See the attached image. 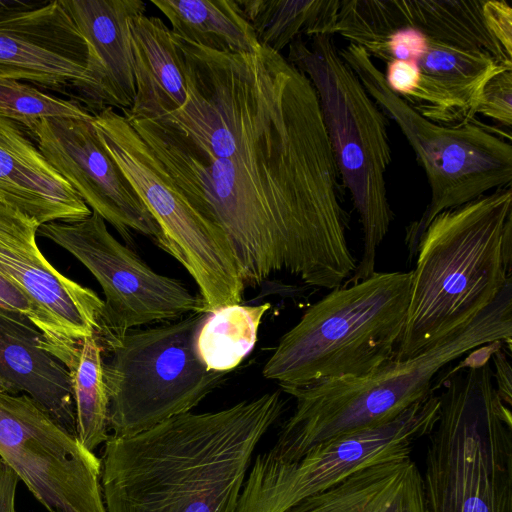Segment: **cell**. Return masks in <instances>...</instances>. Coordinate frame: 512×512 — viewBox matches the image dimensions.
I'll use <instances>...</instances> for the list:
<instances>
[{
	"label": "cell",
	"mask_w": 512,
	"mask_h": 512,
	"mask_svg": "<svg viewBox=\"0 0 512 512\" xmlns=\"http://www.w3.org/2000/svg\"><path fill=\"white\" fill-rule=\"evenodd\" d=\"M338 50L371 98L397 124L426 174L430 201L406 228L410 257L439 213L511 187L512 145L505 136L478 121L449 127L424 118L388 87L383 71L362 48L348 43Z\"/></svg>",
	"instance_id": "obj_9"
},
{
	"label": "cell",
	"mask_w": 512,
	"mask_h": 512,
	"mask_svg": "<svg viewBox=\"0 0 512 512\" xmlns=\"http://www.w3.org/2000/svg\"><path fill=\"white\" fill-rule=\"evenodd\" d=\"M485 0H339L329 35L385 63L388 87L424 118L475 122L485 83L512 69Z\"/></svg>",
	"instance_id": "obj_2"
},
{
	"label": "cell",
	"mask_w": 512,
	"mask_h": 512,
	"mask_svg": "<svg viewBox=\"0 0 512 512\" xmlns=\"http://www.w3.org/2000/svg\"><path fill=\"white\" fill-rule=\"evenodd\" d=\"M0 112L23 128L41 119L93 116L72 99L55 97L33 85L5 78H0Z\"/></svg>",
	"instance_id": "obj_27"
},
{
	"label": "cell",
	"mask_w": 512,
	"mask_h": 512,
	"mask_svg": "<svg viewBox=\"0 0 512 512\" xmlns=\"http://www.w3.org/2000/svg\"><path fill=\"white\" fill-rule=\"evenodd\" d=\"M0 459L50 512H107L101 459L25 393L0 390Z\"/></svg>",
	"instance_id": "obj_14"
},
{
	"label": "cell",
	"mask_w": 512,
	"mask_h": 512,
	"mask_svg": "<svg viewBox=\"0 0 512 512\" xmlns=\"http://www.w3.org/2000/svg\"><path fill=\"white\" fill-rule=\"evenodd\" d=\"M44 1L0 0V20L13 13L40 6Z\"/></svg>",
	"instance_id": "obj_33"
},
{
	"label": "cell",
	"mask_w": 512,
	"mask_h": 512,
	"mask_svg": "<svg viewBox=\"0 0 512 512\" xmlns=\"http://www.w3.org/2000/svg\"><path fill=\"white\" fill-rule=\"evenodd\" d=\"M18 475L0 459V512H16L15 499Z\"/></svg>",
	"instance_id": "obj_32"
},
{
	"label": "cell",
	"mask_w": 512,
	"mask_h": 512,
	"mask_svg": "<svg viewBox=\"0 0 512 512\" xmlns=\"http://www.w3.org/2000/svg\"><path fill=\"white\" fill-rule=\"evenodd\" d=\"M261 46L281 53L298 38L329 35L339 0H237Z\"/></svg>",
	"instance_id": "obj_24"
},
{
	"label": "cell",
	"mask_w": 512,
	"mask_h": 512,
	"mask_svg": "<svg viewBox=\"0 0 512 512\" xmlns=\"http://www.w3.org/2000/svg\"><path fill=\"white\" fill-rule=\"evenodd\" d=\"M0 78L27 81L97 111L88 48L61 0L0 20Z\"/></svg>",
	"instance_id": "obj_17"
},
{
	"label": "cell",
	"mask_w": 512,
	"mask_h": 512,
	"mask_svg": "<svg viewBox=\"0 0 512 512\" xmlns=\"http://www.w3.org/2000/svg\"><path fill=\"white\" fill-rule=\"evenodd\" d=\"M54 512H58V511H54Z\"/></svg>",
	"instance_id": "obj_34"
},
{
	"label": "cell",
	"mask_w": 512,
	"mask_h": 512,
	"mask_svg": "<svg viewBox=\"0 0 512 512\" xmlns=\"http://www.w3.org/2000/svg\"><path fill=\"white\" fill-rule=\"evenodd\" d=\"M101 143L156 220L157 245L188 271L204 312L239 304L245 284L221 229L201 216L156 167L149 149L127 119L107 107L93 114Z\"/></svg>",
	"instance_id": "obj_11"
},
{
	"label": "cell",
	"mask_w": 512,
	"mask_h": 512,
	"mask_svg": "<svg viewBox=\"0 0 512 512\" xmlns=\"http://www.w3.org/2000/svg\"><path fill=\"white\" fill-rule=\"evenodd\" d=\"M413 270L375 272L311 305L279 340L262 373L282 390L360 377L392 360L404 329Z\"/></svg>",
	"instance_id": "obj_6"
},
{
	"label": "cell",
	"mask_w": 512,
	"mask_h": 512,
	"mask_svg": "<svg viewBox=\"0 0 512 512\" xmlns=\"http://www.w3.org/2000/svg\"><path fill=\"white\" fill-rule=\"evenodd\" d=\"M0 202L19 209L40 225L78 221L92 213L24 128L1 112Z\"/></svg>",
	"instance_id": "obj_20"
},
{
	"label": "cell",
	"mask_w": 512,
	"mask_h": 512,
	"mask_svg": "<svg viewBox=\"0 0 512 512\" xmlns=\"http://www.w3.org/2000/svg\"><path fill=\"white\" fill-rule=\"evenodd\" d=\"M286 58L317 93L339 177L360 217L363 253L343 286L354 285L376 272V251L393 220L386 188L392 161L386 117L341 57L332 35L298 38Z\"/></svg>",
	"instance_id": "obj_8"
},
{
	"label": "cell",
	"mask_w": 512,
	"mask_h": 512,
	"mask_svg": "<svg viewBox=\"0 0 512 512\" xmlns=\"http://www.w3.org/2000/svg\"><path fill=\"white\" fill-rule=\"evenodd\" d=\"M136 95L130 118H151L182 107L186 83L174 35L161 18L143 14L131 22Z\"/></svg>",
	"instance_id": "obj_22"
},
{
	"label": "cell",
	"mask_w": 512,
	"mask_h": 512,
	"mask_svg": "<svg viewBox=\"0 0 512 512\" xmlns=\"http://www.w3.org/2000/svg\"><path fill=\"white\" fill-rule=\"evenodd\" d=\"M511 339L512 280L468 325L417 356L392 359L360 377L284 389L296 406L265 457L293 461L322 442L388 422L431 394L449 363L484 344L511 349Z\"/></svg>",
	"instance_id": "obj_5"
},
{
	"label": "cell",
	"mask_w": 512,
	"mask_h": 512,
	"mask_svg": "<svg viewBox=\"0 0 512 512\" xmlns=\"http://www.w3.org/2000/svg\"><path fill=\"white\" fill-rule=\"evenodd\" d=\"M269 303L231 304L207 312L195 340L196 352L207 370L228 373L253 350Z\"/></svg>",
	"instance_id": "obj_25"
},
{
	"label": "cell",
	"mask_w": 512,
	"mask_h": 512,
	"mask_svg": "<svg viewBox=\"0 0 512 512\" xmlns=\"http://www.w3.org/2000/svg\"><path fill=\"white\" fill-rule=\"evenodd\" d=\"M484 10L492 32L512 55V8L504 0H485Z\"/></svg>",
	"instance_id": "obj_29"
},
{
	"label": "cell",
	"mask_w": 512,
	"mask_h": 512,
	"mask_svg": "<svg viewBox=\"0 0 512 512\" xmlns=\"http://www.w3.org/2000/svg\"><path fill=\"white\" fill-rule=\"evenodd\" d=\"M39 227L35 219L0 202V275L30 301L48 351L71 372L82 341L101 333L104 302L44 257L36 242Z\"/></svg>",
	"instance_id": "obj_15"
},
{
	"label": "cell",
	"mask_w": 512,
	"mask_h": 512,
	"mask_svg": "<svg viewBox=\"0 0 512 512\" xmlns=\"http://www.w3.org/2000/svg\"><path fill=\"white\" fill-rule=\"evenodd\" d=\"M186 101L124 116L158 170L226 235L245 286L289 272L333 290L354 273L339 174L317 93L282 54L221 52L175 37Z\"/></svg>",
	"instance_id": "obj_1"
},
{
	"label": "cell",
	"mask_w": 512,
	"mask_h": 512,
	"mask_svg": "<svg viewBox=\"0 0 512 512\" xmlns=\"http://www.w3.org/2000/svg\"><path fill=\"white\" fill-rule=\"evenodd\" d=\"M284 409L274 391L109 435L101 459L107 512H234L252 454Z\"/></svg>",
	"instance_id": "obj_3"
},
{
	"label": "cell",
	"mask_w": 512,
	"mask_h": 512,
	"mask_svg": "<svg viewBox=\"0 0 512 512\" xmlns=\"http://www.w3.org/2000/svg\"><path fill=\"white\" fill-rule=\"evenodd\" d=\"M173 35L212 50L253 53L261 45L237 0H151Z\"/></svg>",
	"instance_id": "obj_23"
},
{
	"label": "cell",
	"mask_w": 512,
	"mask_h": 512,
	"mask_svg": "<svg viewBox=\"0 0 512 512\" xmlns=\"http://www.w3.org/2000/svg\"><path fill=\"white\" fill-rule=\"evenodd\" d=\"M92 119H41L24 130L91 211L111 224L127 245L131 230L158 243L156 220L104 148Z\"/></svg>",
	"instance_id": "obj_16"
},
{
	"label": "cell",
	"mask_w": 512,
	"mask_h": 512,
	"mask_svg": "<svg viewBox=\"0 0 512 512\" xmlns=\"http://www.w3.org/2000/svg\"><path fill=\"white\" fill-rule=\"evenodd\" d=\"M433 393L383 424L322 442L289 462L259 456L244 481L234 512H286L300 501L381 461L410 456L439 419Z\"/></svg>",
	"instance_id": "obj_12"
},
{
	"label": "cell",
	"mask_w": 512,
	"mask_h": 512,
	"mask_svg": "<svg viewBox=\"0 0 512 512\" xmlns=\"http://www.w3.org/2000/svg\"><path fill=\"white\" fill-rule=\"evenodd\" d=\"M0 390L25 393L77 436L69 369L48 351L41 331L24 314L0 307Z\"/></svg>",
	"instance_id": "obj_19"
},
{
	"label": "cell",
	"mask_w": 512,
	"mask_h": 512,
	"mask_svg": "<svg viewBox=\"0 0 512 512\" xmlns=\"http://www.w3.org/2000/svg\"><path fill=\"white\" fill-rule=\"evenodd\" d=\"M37 234L73 255L100 284L105 299L97 338L102 347L138 326L204 312L199 296L179 279L154 271L109 232L96 212L78 221L42 224Z\"/></svg>",
	"instance_id": "obj_13"
},
{
	"label": "cell",
	"mask_w": 512,
	"mask_h": 512,
	"mask_svg": "<svg viewBox=\"0 0 512 512\" xmlns=\"http://www.w3.org/2000/svg\"><path fill=\"white\" fill-rule=\"evenodd\" d=\"M493 377L486 357L438 396L422 475L429 512H512V417Z\"/></svg>",
	"instance_id": "obj_7"
},
{
	"label": "cell",
	"mask_w": 512,
	"mask_h": 512,
	"mask_svg": "<svg viewBox=\"0 0 512 512\" xmlns=\"http://www.w3.org/2000/svg\"><path fill=\"white\" fill-rule=\"evenodd\" d=\"M476 115L490 118L510 131L512 126V69L492 76L483 86Z\"/></svg>",
	"instance_id": "obj_28"
},
{
	"label": "cell",
	"mask_w": 512,
	"mask_h": 512,
	"mask_svg": "<svg viewBox=\"0 0 512 512\" xmlns=\"http://www.w3.org/2000/svg\"><path fill=\"white\" fill-rule=\"evenodd\" d=\"M103 364V348L98 338H85L71 375L77 437L92 452L109 437V398Z\"/></svg>",
	"instance_id": "obj_26"
},
{
	"label": "cell",
	"mask_w": 512,
	"mask_h": 512,
	"mask_svg": "<svg viewBox=\"0 0 512 512\" xmlns=\"http://www.w3.org/2000/svg\"><path fill=\"white\" fill-rule=\"evenodd\" d=\"M286 512H429L422 473L410 456L364 467Z\"/></svg>",
	"instance_id": "obj_21"
},
{
	"label": "cell",
	"mask_w": 512,
	"mask_h": 512,
	"mask_svg": "<svg viewBox=\"0 0 512 512\" xmlns=\"http://www.w3.org/2000/svg\"><path fill=\"white\" fill-rule=\"evenodd\" d=\"M88 48L97 112L131 108L135 95L131 22L145 14L142 0H61ZM96 112V113H97Z\"/></svg>",
	"instance_id": "obj_18"
},
{
	"label": "cell",
	"mask_w": 512,
	"mask_h": 512,
	"mask_svg": "<svg viewBox=\"0 0 512 512\" xmlns=\"http://www.w3.org/2000/svg\"><path fill=\"white\" fill-rule=\"evenodd\" d=\"M395 360L430 349L468 325L512 280V190L439 213L417 245Z\"/></svg>",
	"instance_id": "obj_4"
},
{
	"label": "cell",
	"mask_w": 512,
	"mask_h": 512,
	"mask_svg": "<svg viewBox=\"0 0 512 512\" xmlns=\"http://www.w3.org/2000/svg\"><path fill=\"white\" fill-rule=\"evenodd\" d=\"M492 360L495 366L497 393L501 400L508 404H512V368L510 361L500 348L492 353Z\"/></svg>",
	"instance_id": "obj_31"
},
{
	"label": "cell",
	"mask_w": 512,
	"mask_h": 512,
	"mask_svg": "<svg viewBox=\"0 0 512 512\" xmlns=\"http://www.w3.org/2000/svg\"><path fill=\"white\" fill-rule=\"evenodd\" d=\"M205 315L131 329L102 347L110 354L103 370L113 436H132L190 412L222 384L228 373L207 370L196 352Z\"/></svg>",
	"instance_id": "obj_10"
},
{
	"label": "cell",
	"mask_w": 512,
	"mask_h": 512,
	"mask_svg": "<svg viewBox=\"0 0 512 512\" xmlns=\"http://www.w3.org/2000/svg\"><path fill=\"white\" fill-rule=\"evenodd\" d=\"M0 307L26 315L36 323V314L27 297L0 275Z\"/></svg>",
	"instance_id": "obj_30"
}]
</instances>
